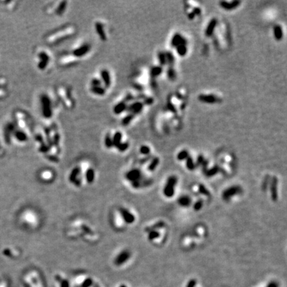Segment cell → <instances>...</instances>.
I'll return each mask as SVG.
<instances>
[{
	"mask_svg": "<svg viewBox=\"0 0 287 287\" xmlns=\"http://www.w3.org/2000/svg\"><path fill=\"white\" fill-rule=\"evenodd\" d=\"M41 104L42 114L45 118L49 119L52 116V108H51V101L47 95H43L41 97Z\"/></svg>",
	"mask_w": 287,
	"mask_h": 287,
	"instance_id": "cell-1",
	"label": "cell"
},
{
	"mask_svg": "<svg viewBox=\"0 0 287 287\" xmlns=\"http://www.w3.org/2000/svg\"><path fill=\"white\" fill-rule=\"evenodd\" d=\"M177 182V177L175 176H171L168 178L165 186L163 190L164 194L167 198H171L174 194V188Z\"/></svg>",
	"mask_w": 287,
	"mask_h": 287,
	"instance_id": "cell-2",
	"label": "cell"
},
{
	"mask_svg": "<svg viewBox=\"0 0 287 287\" xmlns=\"http://www.w3.org/2000/svg\"><path fill=\"white\" fill-rule=\"evenodd\" d=\"M242 192L243 189L239 186H231L223 191L222 193V198L224 200L227 201L229 199H230L233 196L239 194V193H242Z\"/></svg>",
	"mask_w": 287,
	"mask_h": 287,
	"instance_id": "cell-3",
	"label": "cell"
},
{
	"mask_svg": "<svg viewBox=\"0 0 287 287\" xmlns=\"http://www.w3.org/2000/svg\"><path fill=\"white\" fill-rule=\"evenodd\" d=\"M125 177L126 180H128L129 182H130L131 183L136 182V181L140 180L144 178L142 172L141 171L140 169L138 168L132 169V170L128 171L127 173L126 174Z\"/></svg>",
	"mask_w": 287,
	"mask_h": 287,
	"instance_id": "cell-4",
	"label": "cell"
},
{
	"mask_svg": "<svg viewBox=\"0 0 287 287\" xmlns=\"http://www.w3.org/2000/svg\"><path fill=\"white\" fill-rule=\"evenodd\" d=\"M198 100L201 102L206 104H215L221 101V99L213 95H200Z\"/></svg>",
	"mask_w": 287,
	"mask_h": 287,
	"instance_id": "cell-5",
	"label": "cell"
},
{
	"mask_svg": "<svg viewBox=\"0 0 287 287\" xmlns=\"http://www.w3.org/2000/svg\"><path fill=\"white\" fill-rule=\"evenodd\" d=\"M131 256V253L128 250H124L120 252L114 260L115 265L119 266L121 265L128 261Z\"/></svg>",
	"mask_w": 287,
	"mask_h": 287,
	"instance_id": "cell-6",
	"label": "cell"
},
{
	"mask_svg": "<svg viewBox=\"0 0 287 287\" xmlns=\"http://www.w3.org/2000/svg\"><path fill=\"white\" fill-rule=\"evenodd\" d=\"M120 213L121 215L122 219L126 223L128 224H131V223H134L135 221V216L133 215L132 213L125 209V208L121 207L120 208Z\"/></svg>",
	"mask_w": 287,
	"mask_h": 287,
	"instance_id": "cell-7",
	"label": "cell"
},
{
	"mask_svg": "<svg viewBox=\"0 0 287 287\" xmlns=\"http://www.w3.org/2000/svg\"><path fill=\"white\" fill-rule=\"evenodd\" d=\"M38 57L39 59H40L38 64V68L41 69V70H44L47 67L48 63H49V55H47V53L42 51V52L39 53Z\"/></svg>",
	"mask_w": 287,
	"mask_h": 287,
	"instance_id": "cell-8",
	"label": "cell"
},
{
	"mask_svg": "<svg viewBox=\"0 0 287 287\" xmlns=\"http://www.w3.org/2000/svg\"><path fill=\"white\" fill-rule=\"evenodd\" d=\"M241 4V1H238V0H235V1H232L231 2L227 1H222L219 3V5L221 7L224 9L225 10H233L234 9H236L237 7L239 6Z\"/></svg>",
	"mask_w": 287,
	"mask_h": 287,
	"instance_id": "cell-9",
	"label": "cell"
},
{
	"mask_svg": "<svg viewBox=\"0 0 287 287\" xmlns=\"http://www.w3.org/2000/svg\"><path fill=\"white\" fill-rule=\"evenodd\" d=\"M278 179L277 177L274 176L272 177L271 182V194L272 199L274 201H276L278 199V192H277Z\"/></svg>",
	"mask_w": 287,
	"mask_h": 287,
	"instance_id": "cell-10",
	"label": "cell"
},
{
	"mask_svg": "<svg viewBox=\"0 0 287 287\" xmlns=\"http://www.w3.org/2000/svg\"><path fill=\"white\" fill-rule=\"evenodd\" d=\"M180 45H187V40L184 38L183 36L181 35L180 33H176L173 37L171 39V47L176 48Z\"/></svg>",
	"mask_w": 287,
	"mask_h": 287,
	"instance_id": "cell-11",
	"label": "cell"
},
{
	"mask_svg": "<svg viewBox=\"0 0 287 287\" xmlns=\"http://www.w3.org/2000/svg\"><path fill=\"white\" fill-rule=\"evenodd\" d=\"M143 108H144L143 102L136 101V102H133L132 104H131L126 108H127V110L129 112H131V113L134 114L136 115V114L140 113V112L142 110Z\"/></svg>",
	"mask_w": 287,
	"mask_h": 287,
	"instance_id": "cell-12",
	"label": "cell"
},
{
	"mask_svg": "<svg viewBox=\"0 0 287 287\" xmlns=\"http://www.w3.org/2000/svg\"><path fill=\"white\" fill-rule=\"evenodd\" d=\"M90 50V46L87 44H84L82 46L78 47L77 49L73 50L72 54L75 57H81L89 52Z\"/></svg>",
	"mask_w": 287,
	"mask_h": 287,
	"instance_id": "cell-13",
	"label": "cell"
},
{
	"mask_svg": "<svg viewBox=\"0 0 287 287\" xmlns=\"http://www.w3.org/2000/svg\"><path fill=\"white\" fill-rule=\"evenodd\" d=\"M153 181L151 179H142L140 180L136 181V182H132V186L134 188H144V187L150 186L151 184H152Z\"/></svg>",
	"mask_w": 287,
	"mask_h": 287,
	"instance_id": "cell-14",
	"label": "cell"
},
{
	"mask_svg": "<svg viewBox=\"0 0 287 287\" xmlns=\"http://www.w3.org/2000/svg\"><path fill=\"white\" fill-rule=\"evenodd\" d=\"M217 21L215 18L211 19L209 23H208V25L206 28V29H205V34L206 35V37H211L213 35L214 31H215V28L217 26Z\"/></svg>",
	"mask_w": 287,
	"mask_h": 287,
	"instance_id": "cell-15",
	"label": "cell"
},
{
	"mask_svg": "<svg viewBox=\"0 0 287 287\" xmlns=\"http://www.w3.org/2000/svg\"><path fill=\"white\" fill-rule=\"evenodd\" d=\"M101 75L102 81H103V83H104L105 87L106 88H108L111 84L110 76L109 72H108L107 70L103 69V70H102L101 72Z\"/></svg>",
	"mask_w": 287,
	"mask_h": 287,
	"instance_id": "cell-16",
	"label": "cell"
},
{
	"mask_svg": "<svg viewBox=\"0 0 287 287\" xmlns=\"http://www.w3.org/2000/svg\"><path fill=\"white\" fill-rule=\"evenodd\" d=\"M95 29L96 30V32H97V34L101 38V40L105 41L107 40V35H106L105 33H104V30L103 28V25L100 22H96L95 23Z\"/></svg>",
	"mask_w": 287,
	"mask_h": 287,
	"instance_id": "cell-17",
	"label": "cell"
},
{
	"mask_svg": "<svg viewBox=\"0 0 287 287\" xmlns=\"http://www.w3.org/2000/svg\"><path fill=\"white\" fill-rule=\"evenodd\" d=\"M81 168L78 167V166H77L75 168H73L71 172L70 175L69 176V180L70 181V182L74 183V182L78 179V176H79V174H81Z\"/></svg>",
	"mask_w": 287,
	"mask_h": 287,
	"instance_id": "cell-18",
	"label": "cell"
},
{
	"mask_svg": "<svg viewBox=\"0 0 287 287\" xmlns=\"http://www.w3.org/2000/svg\"><path fill=\"white\" fill-rule=\"evenodd\" d=\"M273 33L274 39L277 41H280L283 37V31L281 26L279 25H277L274 27Z\"/></svg>",
	"mask_w": 287,
	"mask_h": 287,
	"instance_id": "cell-19",
	"label": "cell"
},
{
	"mask_svg": "<svg viewBox=\"0 0 287 287\" xmlns=\"http://www.w3.org/2000/svg\"><path fill=\"white\" fill-rule=\"evenodd\" d=\"M178 204L183 207H188L192 203V199L188 195H183L178 199Z\"/></svg>",
	"mask_w": 287,
	"mask_h": 287,
	"instance_id": "cell-20",
	"label": "cell"
},
{
	"mask_svg": "<svg viewBox=\"0 0 287 287\" xmlns=\"http://www.w3.org/2000/svg\"><path fill=\"white\" fill-rule=\"evenodd\" d=\"M126 108H127V107H126L125 101L120 102L119 103L116 104L115 107H114V113L116 114H119L122 113L124 110H125Z\"/></svg>",
	"mask_w": 287,
	"mask_h": 287,
	"instance_id": "cell-21",
	"label": "cell"
},
{
	"mask_svg": "<svg viewBox=\"0 0 287 287\" xmlns=\"http://www.w3.org/2000/svg\"><path fill=\"white\" fill-rule=\"evenodd\" d=\"M220 170H221V169L219 166L215 165L213 166V168L209 169V170L207 169L204 174L207 177H212L213 176H215V175L218 173V172H219Z\"/></svg>",
	"mask_w": 287,
	"mask_h": 287,
	"instance_id": "cell-22",
	"label": "cell"
},
{
	"mask_svg": "<svg viewBox=\"0 0 287 287\" xmlns=\"http://www.w3.org/2000/svg\"><path fill=\"white\" fill-rule=\"evenodd\" d=\"M164 226H165V223L162 221H160L155 223L154 225L148 227H146V229H145V231H146V232H150L151 231H156V229H162L164 227Z\"/></svg>",
	"mask_w": 287,
	"mask_h": 287,
	"instance_id": "cell-23",
	"label": "cell"
},
{
	"mask_svg": "<svg viewBox=\"0 0 287 287\" xmlns=\"http://www.w3.org/2000/svg\"><path fill=\"white\" fill-rule=\"evenodd\" d=\"M86 182L89 183H92L95 180V171L92 168H89L85 174Z\"/></svg>",
	"mask_w": 287,
	"mask_h": 287,
	"instance_id": "cell-24",
	"label": "cell"
},
{
	"mask_svg": "<svg viewBox=\"0 0 287 287\" xmlns=\"http://www.w3.org/2000/svg\"><path fill=\"white\" fill-rule=\"evenodd\" d=\"M163 71V68L161 66H155L152 68L150 71L151 76L152 77H157L162 74Z\"/></svg>",
	"mask_w": 287,
	"mask_h": 287,
	"instance_id": "cell-25",
	"label": "cell"
},
{
	"mask_svg": "<svg viewBox=\"0 0 287 287\" xmlns=\"http://www.w3.org/2000/svg\"><path fill=\"white\" fill-rule=\"evenodd\" d=\"M122 133L120 132H116L115 134H114V136L113 138V146L114 147H117L121 143V140H122Z\"/></svg>",
	"mask_w": 287,
	"mask_h": 287,
	"instance_id": "cell-26",
	"label": "cell"
},
{
	"mask_svg": "<svg viewBox=\"0 0 287 287\" xmlns=\"http://www.w3.org/2000/svg\"><path fill=\"white\" fill-rule=\"evenodd\" d=\"M160 163V159L158 158V157H155L154 158L151 162L150 163V164L148 166V171H153L156 170V168H157V166Z\"/></svg>",
	"mask_w": 287,
	"mask_h": 287,
	"instance_id": "cell-27",
	"label": "cell"
},
{
	"mask_svg": "<svg viewBox=\"0 0 287 287\" xmlns=\"http://www.w3.org/2000/svg\"><path fill=\"white\" fill-rule=\"evenodd\" d=\"M165 59H166V63L170 65V66H172L174 64L175 59L173 54L170 51H166L165 52Z\"/></svg>",
	"mask_w": 287,
	"mask_h": 287,
	"instance_id": "cell-28",
	"label": "cell"
},
{
	"mask_svg": "<svg viewBox=\"0 0 287 287\" xmlns=\"http://www.w3.org/2000/svg\"><path fill=\"white\" fill-rule=\"evenodd\" d=\"M176 51L178 55L181 57H183L186 55L187 52H188V49H187L186 45H180L177 47H176Z\"/></svg>",
	"mask_w": 287,
	"mask_h": 287,
	"instance_id": "cell-29",
	"label": "cell"
},
{
	"mask_svg": "<svg viewBox=\"0 0 287 287\" xmlns=\"http://www.w3.org/2000/svg\"><path fill=\"white\" fill-rule=\"evenodd\" d=\"M91 92L94 93L95 95H103L105 94V90L104 88H102L101 86H92L91 89Z\"/></svg>",
	"mask_w": 287,
	"mask_h": 287,
	"instance_id": "cell-30",
	"label": "cell"
},
{
	"mask_svg": "<svg viewBox=\"0 0 287 287\" xmlns=\"http://www.w3.org/2000/svg\"><path fill=\"white\" fill-rule=\"evenodd\" d=\"M15 136L17 140L20 142H25L28 139V136H27L25 133L21 130H17L15 132Z\"/></svg>",
	"mask_w": 287,
	"mask_h": 287,
	"instance_id": "cell-31",
	"label": "cell"
},
{
	"mask_svg": "<svg viewBox=\"0 0 287 287\" xmlns=\"http://www.w3.org/2000/svg\"><path fill=\"white\" fill-rule=\"evenodd\" d=\"M186 167L189 170H193L195 168L196 165L192 156H189L188 158L186 159Z\"/></svg>",
	"mask_w": 287,
	"mask_h": 287,
	"instance_id": "cell-32",
	"label": "cell"
},
{
	"mask_svg": "<svg viewBox=\"0 0 287 287\" xmlns=\"http://www.w3.org/2000/svg\"><path fill=\"white\" fill-rule=\"evenodd\" d=\"M104 144H105V146L107 147V148H111L112 147L114 146L113 138L110 136V135L109 134L106 135L105 138H104Z\"/></svg>",
	"mask_w": 287,
	"mask_h": 287,
	"instance_id": "cell-33",
	"label": "cell"
},
{
	"mask_svg": "<svg viewBox=\"0 0 287 287\" xmlns=\"http://www.w3.org/2000/svg\"><path fill=\"white\" fill-rule=\"evenodd\" d=\"M158 61L160 64V66H164L165 65H167L166 63V59H165V53L164 52H160L158 53Z\"/></svg>",
	"mask_w": 287,
	"mask_h": 287,
	"instance_id": "cell-34",
	"label": "cell"
},
{
	"mask_svg": "<svg viewBox=\"0 0 287 287\" xmlns=\"http://www.w3.org/2000/svg\"><path fill=\"white\" fill-rule=\"evenodd\" d=\"M189 157V152L188 151L186 150H183L182 151H181L177 156V158L178 160L180 161H183V160H185Z\"/></svg>",
	"mask_w": 287,
	"mask_h": 287,
	"instance_id": "cell-35",
	"label": "cell"
},
{
	"mask_svg": "<svg viewBox=\"0 0 287 287\" xmlns=\"http://www.w3.org/2000/svg\"><path fill=\"white\" fill-rule=\"evenodd\" d=\"M167 75L169 79L171 81L175 80V78H176V71H174V69L173 68V66H169L167 71Z\"/></svg>",
	"mask_w": 287,
	"mask_h": 287,
	"instance_id": "cell-36",
	"label": "cell"
},
{
	"mask_svg": "<svg viewBox=\"0 0 287 287\" xmlns=\"http://www.w3.org/2000/svg\"><path fill=\"white\" fill-rule=\"evenodd\" d=\"M135 116V114H132V113H130V114H129L128 115H127L126 116H125L124 118V119H122V124L123 125H124V126H126V125H128L130 124V122L132 119H134Z\"/></svg>",
	"mask_w": 287,
	"mask_h": 287,
	"instance_id": "cell-37",
	"label": "cell"
},
{
	"mask_svg": "<svg viewBox=\"0 0 287 287\" xmlns=\"http://www.w3.org/2000/svg\"><path fill=\"white\" fill-rule=\"evenodd\" d=\"M160 233L158 231H151L148 232V239L150 241H153L156 239L160 237Z\"/></svg>",
	"mask_w": 287,
	"mask_h": 287,
	"instance_id": "cell-38",
	"label": "cell"
},
{
	"mask_svg": "<svg viewBox=\"0 0 287 287\" xmlns=\"http://www.w3.org/2000/svg\"><path fill=\"white\" fill-rule=\"evenodd\" d=\"M66 7V1H61L60 3L58 8L57 10V13L59 15H62L65 12V9Z\"/></svg>",
	"mask_w": 287,
	"mask_h": 287,
	"instance_id": "cell-39",
	"label": "cell"
},
{
	"mask_svg": "<svg viewBox=\"0 0 287 287\" xmlns=\"http://www.w3.org/2000/svg\"><path fill=\"white\" fill-rule=\"evenodd\" d=\"M198 188H199V192H200L201 194L207 195V196H209L210 195L209 191L206 188H205V187L204 186V185H203V184H199Z\"/></svg>",
	"mask_w": 287,
	"mask_h": 287,
	"instance_id": "cell-40",
	"label": "cell"
},
{
	"mask_svg": "<svg viewBox=\"0 0 287 287\" xmlns=\"http://www.w3.org/2000/svg\"><path fill=\"white\" fill-rule=\"evenodd\" d=\"M128 147H129V143L127 142H121L116 148L120 152H124V151H126L128 148Z\"/></svg>",
	"mask_w": 287,
	"mask_h": 287,
	"instance_id": "cell-41",
	"label": "cell"
},
{
	"mask_svg": "<svg viewBox=\"0 0 287 287\" xmlns=\"http://www.w3.org/2000/svg\"><path fill=\"white\" fill-rule=\"evenodd\" d=\"M140 152L142 154L145 155V156H148L149 155V154L150 153V147L148 146H146V145H143L142 146L140 149Z\"/></svg>",
	"mask_w": 287,
	"mask_h": 287,
	"instance_id": "cell-42",
	"label": "cell"
},
{
	"mask_svg": "<svg viewBox=\"0 0 287 287\" xmlns=\"http://www.w3.org/2000/svg\"><path fill=\"white\" fill-rule=\"evenodd\" d=\"M50 148H51L50 146H48V145L43 144H41V146L39 147V152H41L42 153H47L50 150Z\"/></svg>",
	"mask_w": 287,
	"mask_h": 287,
	"instance_id": "cell-43",
	"label": "cell"
},
{
	"mask_svg": "<svg viewBox=\"0 0 287 287\" xmlns=\"http://www.w3.org/2000/svg\"><path fill=\"white\" fill-rule=\"evenodd\" d=\"M59 140H60V136L59 134L56 133L55 136H53V138H52L53 144L54 146H55L56 147H58L59 144Z\"/></svg>",
	"mask_w": 287,
	"mask_h": 287,
	"instance_id": "cell-44",
	"label": "cell"
},
{
	"mask_svg": "<svg viewBox=\"0 0 287 287\" xmlns=\"http://www.w3.org/2000/svg\"><path fill=\"white\" fill-rule=\"evenodd\" d=\"M202 206H203V201L202 200H198L197 202H195V204H194V206H193V208L195 211H199L201 209Z\"/></svg>",
	"mask_w": 287,
	"mask_h": 287,
	"instance_id": "cell-45",
	"label": "cell"
},
{
	"mask_svg": "<svg viewBox=\"0 0 287 287\" xmlns=\"http://www.w3.org/2000/svg\"><path fill=\"white\" fill-rule=\"evenodd\" d=\"M152 155H148L146 156V157H144V158H142L141 160H140V161H139V164H145V163H146L147 162H148L149 160L152 158Z\"/></svg>",
	"mask_w": 287,
	"mask_h": 287,
	"instance_id": "cell-46",
	"label": "cell"
},
{
	"mask_svg": "<svg viewBox=\"0 0 287 287\" xmlns=\"http://www.w3.org/2000/svg\"><path fill=\"white\" fill-rule=\"evenodd\" d=\"M92 86H101V81L98 78H93L91 81Z\"/></svg>",
	"mask_w": 287,
	"mask_h": 287,
	"instance_id": "cell-47",
	"label": "cell"
},
{
	"mask_svg": "<svg viewBox=\"0 0 287 287\" xmlns=\"http://www.w3.org/2000/svg\"><path fill=\"white\" fill-rule=\"evenodd\" d=\"M205 159L204 158V156H202V155H199L198 156V160H197V162H196V165H198V166H200L201 165L202 163L204 162V161L205 160Z\"/></svg>",
	"mask_w": 287,
	"mask_h": 287,
	"instance_id": "cell-48",
	"label": "cell"
},
{
	"mask_svg": "<svg viewBox=\"0 0 287 287\" xmlns=\"http://www.w3.org/2000/svg\"><path fill=\"white\" fill-rule=\"evenodd\" d=\"M207 165H208V161L206 160H205L204 162L202 163L201 165L200 166H201V168H202V170H203V171L205 172L206 171V170H207Z\"/></svg>",
	"mask_w": 287,
	"mask_h": 287,
	"instance_id": "cell-49",
	"label": "cell"
},
{
	"mask_svg": "<svg viewBox=\"0 0 287 287\" xmlns=\"http://www.w3.org/2000/svg\"><path fill=\"white\" fill-rule=\"evenodd\" d=\"M153 102H154V100L152 98H151V97H147V98H145L144 100V102H142L144 104H148V105H149V104H152L153 103Z\"/></svg>",
	"mask_w": 287,
	"mask_h": 287,
	"instance_id": "cell-50",
	"label": "cell"
},
{
	"mask_svg": "<svg viewBox=\"0 0 287 287\" xmlns=\"http://www.w3.org/2000/svg\"><path fill=\"white\" fill-rule=\"evenodd\" d=\"M47 158L49 160H50V161L53 162H59V158H57V157H56L55 156H53V155L47 156Z\"/></svg>",
	"mask_w": 287,
	"mask_h": 287,
	"instance_id": "cell-51",
	"label": "cell"
},
{
	"mask_svg": "<svg viewBox=\"0 0 287 287\" xmlns=\"http://www.w3.org/2000/svg\"><path fill=\"white\" fill-rule=\"evenodd\" d=\"M81 228H82L83 230L84 231H85L86 233H88V234H92V232L91 230H90V229H89V227H87L85 225H81Z\"/></svg>",
	"mask_w": 287,
	"mask_h": 287,
	"instance_id": "cell-52",
	"label": "cell"
},
{
	"mask_svg": "<svg viewBox=\"0 0 287 287\" xmlns=\"http://www.w3.org/2000/svg\"><path fill=\"white\" fill-rule=\"evenodd\" d=\"M193 13H194L195 16L196 15H197V16H199V15H200L201 13V9L198 7H195L193 9Z\"/></svg>",
	"mask_w": 287,
	"mask_h": 287,
	"instance_id": "cell-53",
	"label": "cell"
},
{
	"mask_svg": "<svg viewBox=\"0 0 287 287\" xmlns=\"http://www.w3.org/2000/svg\"><path fill=\"white\" fill-rule=\"evenodd\" d=\"M35 139H36V140L39 142V143H41V144H43V137H42L41 135L37 134L35 136Z\"/></svg>",
	"mask_w": 287,
	"mask_h": 287,
	"instance_id": "cell-54",
	"label": "cell"
},
{
	"mask_svg": "<svg viewBox=\"0 0 287 287\" xmlns=\"http://www.w3.org/2000/svg\"><path fill=\"white\" fill-rule=\"evenodd\" d=\"M195 16V15L193 13V12H191V13H189L188 14V18H189V19L190 20H192L194 19V17Z\"/></svg>",
	"mask_w": 287,
	"mask_h": 287,
	"instance_id": "cell-55",
	"label": "cell"
}]
</instances>
